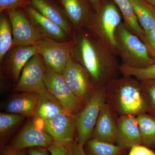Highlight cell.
Returning a JSON list of instances; mask_svg holds the SVG:
<instances>
[{"label": "cell", "instance_id": "obj_3", "mask_svg": "<svg viewBox=\"0 0 155 155\" xmlns=\"http://www.w3.org/2000/svg\"><path fill=\"white\" fill-rule=\"evenodd\" d=\"M116 53L122 64L135 68H144L155 64V58L147 45L130 31L124 22L115 32Z\"/></svg>", "mask_w": 155, "mask_h": 155}, {"label": "cell", "instance_id": "obj_27", "mask_svg": "<svg viewBox=\"0 0 155 155\" xmlns=\"http://www.w3.org/2000/svg\"><path fill=\"white\" fill-rule=\"evenodd\" d=\"M24 116L12 113H1L0 114V133L1 136L8 133L12 129L22 122Z\"/></svg>", "mask_w": 155, "mask_h": 155}, {"label": "cell", "instance_id": "obj_8", "mask_svg": "<svg viewBox=\"0 0 155 155\" xmlns=\"http://www.w3.org/2000/svg\"><path fill=\"white\" fill-rule=\"evenodd\" d=\"M46 66L39 54L32 57L22 69L15 90L40 94L47 90L45 81Z\"/></svg>", "mask_w": 155, "mask_h": 155}, {"label": "cell", "instance_id": "obj_35", "mask_svg": "<svg viewBox=\"0 0 155 155\" xmlns=\"http://www.w3.org/2000/svg\"><path fill=\"white\" fill-rule=\"evenodd\" d=\"M26 150L27 155H51L47 149L43 148H30Z\"/></svg>", "mask_w": 155, "mask_h": 155}, {"label": "cell", "instance_id": "obj_31", "mask_svg": "<svg viewBox=\"0 0 155 155\" xmlns=\"http://www.w3.org/2000/svg\"><path fill=\"white\" fill-rule=\"evenodd\" d=\"M129 155H155V152L145 146L139 144L134 146L130 149Z\"/></svg>", "mask_w": 155, "mask_h": 155}, {"label": "cell", "instance_id": "obj_5", "mask_svg": "<svg viewBox=\"0 0 155 155\" xmlns=\"http://www.w3.org/2000/svg\"><path fill=\"white\" fill-rule=\"evenodd\" d=\"M106 87L96 88L83 108L75 116L76 142L84 146L91 138L100 111L106 103Z\"/></svg>", "mask_w": 155, "mask_h": 155}, {"label": "cell", "instance_id": "obj_17", "mask_svg": "<svg viewBox=\"0 0 155 155\" xmlns=\"http://www.w3.org/2000/svg\"><path fill=\"white\" fill-rule=\"evenodd\" d=\"M64 12L75 31L85 28L93 13L85 0H60Z\"/></svg>", "mask_w": 155, "mask_h": 155}, {"label": "cell", "instance_id": "obj_22", "mask_svg": "<svg viewBox=\"0 0 155 155\" xmlns=\"http://www.w3.org/2000/svg\"><path fill=\"white\" fill-rule=\"evenodd\" d=\"M145 33L155 28V9L145 0H130Z\"/></svg>", "mask_w": 155, "mask_h": 155}, {"label": "cell", "instance_id": "obj_24", "mask_svg": "<svg viewBox=\"0 0 155 155\" xmlns=\"http://www.w3.org/2000/svg\"><path fill=\"white\" fill-rule=\"evenodd\" d=\"M142 145L155 149V119L148 113L137 116Z\"/></svg>", "mask_w": 155, "mask_h": 155}, {"label": "cell", "instance_id": "obj_19", "mask_svg": "<svg viewBox=\"0 0 155 155\" xmlns=\"http://www.w3.org/2000/svg\"><path fill=\"white\" fill-rule=\"evenodd\" d=\"M39 95L36 93L21 92L7 103L5 110L24 117H33Z\"/></svg>", "mask_w": 155, "mask_h": 155}, {"label": "cell", "instance_id": "obj_33", "mask_svg": "<svg viewBox=\"0 0 155 155\" xmlns=\"http://www.w3.org/2000/svg\"><path fill=\"white\" fill-rule=\"evenodd\" d=\"M1 155H27V153L26 150H13L7 145L1 148Z\"/></svg>", "mask_w": 155, "mask_h": 155}, {"label": "cell", "instance_id": "obj_6", "mask_svg": "<svg viewBox=\"0 0 155 155\" xmlns=\"http://www.w3.org/2000/svg\"><path fill=\"white\" fill-rule=\"evenodd\" d=\"M38 54L41 56L46 67L62 74L72 57L73 40L60 42L43 38L35 44Z\"/></svg>", "mask_w": 155, "mask_h": 155}, {"label": "cell", "instance_id": "obj_18", "mask_svg": "<svg viewBox=\"0 0 155 155\" xmlns=\"http://www.w3.org/2000/svg\"><path fill=\"white\" fill-rule=\"evenodd\" d=\"M31 5L42 15L55 23L64 31L71 39L75 31L64 12L48 0H31Z\"/></svg>", "mask_w": 155, "mask_h": 155}, {"label": "cell", "instance_id": "obj_16", "mask_svg": "<svg viewBox=\"0 0 155 155\" xmlns=\"http://www.w3.org/2000/svg\"><path fill=\"white\" fill-rule=\"evenodd\" d=\"M25 8V13L43 37L60 42L72 39L59 25L44 17L31 6H28Z\"/></svg>", "mask_w": 155, "mask_h": 155}, {"label": "cell", "instance_id": "obj_21", "mask_svg": "<svg viewBox=\"0 0 155 155\" xmlns=\"http://www.w3.org/2000/svg\"><path fill=\"white\" fill-rule=\"evenodd\" d=\"M113 1L121 12L124 19V23L127 28L138 36L149 48L146 39L144 31L138 22L133 6L130 0H113Z\"/></svg>", "mask_w": 155, "mask_h": 155}, {"label": "cell", "instance_id": "obj_12", "mask_svg": "<svg viewBox=\"0 0 155 155\" xmlns=\"http://www.w3.org/2000/svg\"><path fill=\"white\" fill-rule=\"evenodd\" d=\"M54 143L51 136L38 127L32 120L22 128L8 145L14 150H26L33 147L48 149Z\"/></svg>", "mask_w": 155, "mask_h": 155}, {"label": "cell", "instance_id": "obj_9", "mask_svg": "<svg viewBox=\"0 0 155 155\" xmlns=\"http://www.w3.org/2000/svg\"><path fill=\"white\" fill-rule=\"evenodd\" d=\"M13 35V46H34L42 38L26 13L21 8L7 11Z\"/></svg>", "mask_w": 155, "mask_h": 155}, {"label": "cell", "instance_id": "obj_4", "mask_svg": "<svg viewBox=\"0 0 155 155\" xmlns=\"http://www.w3.org/2000/svg\"><path fill=\"white\" fill-rule=\"evenodd\" d=\"M122 17L114 2L105 1L93 13L89 23L85 28L116 55L115 32L122 22Z\"/></svg>", "mask_w": 155, "mask_h": 155}, {"label": "cell", "instance_id": "obj_11", "mask_svg": "<svg viewBox=\"0 0 155 155\" xmlns=\"http://www.w3.org/2000/svg\"><path fill=\"white\" fill-rule=\"evenodd\" d=\"M42 129L52 137L54 143L68 146L74 142L76 132L75 116L68 113L45 120Z\"/></svg>", "mask_w": 155, "mask_h": 155}, {"label": "cell", "instance_id": "obj_26", "mask_svg": "<svg viewBox=\"0 0 155 155\" xmlns=\"http://www.w3.org/2000/svg\"><path fill=\"white\" fill-rule=\"evenodd\" d=\"M119 70L123 76H131L139 81L155 80V64L140 69L132 68L121 64Z\"/></svg>", "mask_w": 155, "mask_h": 155}, {"label": "cell", "instance_id": "obj_32", "mask_svg": "<svg viewBox=\"0 0 155 155\" xmlns=\"http://www.w3.org/2000/svg\"><path fill=\"white\" fill-rule=\"evenodd\" d=\"M145 35L149 47L155 58V28L145 32Z\"/></svg>", "mask_w": 155, "mask_h": 155}, {"label": "cell", "instance_id": "obj_34", "mask_svg": "<svg viewBox=\"0 0 155 155\" xmlns=\"http://www.w3.org/2000/svg\"><path fill=\"white\" fill-rule=\"evenodd\" d=\"M72 155H86L82 146L74 141L68 145Z\"/></svg>", "mask_w": 155, "mask_h": 155}, {"label": "cell", "instance_id": "obj_30", "mask_svg": "<svg viewBox=\"0 0 155 155\" xmlns=\"http://www.w3.org/2000/svg\"><path fill=\"white\" fill-rule=\"evenodd\" d=\"M48 150L51 155H72L68 146L54 143Z\"/></svg>", "mask_w": 155, "mask_h": 155}, {"label": "cell", "instance_id": "obj_29", "mask_svg": "<svg viewBox=\"0 0 155 155\" xmlns=\"http://www.w3.org/2000/svg\"><path fill=\"white\" fill-rule=\"evenodd\" d=\"M31 0H0V13L14 9L25 8L31 5Z\"/></svg>", "mask_w": 155, "mask_h": 155}, {"label": "cell", "instance_id": "obj_13", "mask_svg": "<svg viewBox=\"0 0 155 155\" xmlns=\"http://www.w3.org/2000/svg\"><path fill=\"white\" fill-rule=\"evenodd\" d=\"M118 118L110 106L105 103L100 111L91 138L116 144Z\"/></svg>", "mask_w": 155, "mask_h": 155}, {"label": "cell", "instance_id": "obj_1", "mask_svg": "<svg viewBox=\"0 0 155 155\" xmlns=\"http://www.w3.org/2000/svg\"><path fill=\"white\" fill-rule=\"evenodd\" d=\"M72 58L86 70L95 88L104 87L120 73L117 56L86 28L76 31Z\"/></svg>", "mask_w": 155, "mask_h": 155}, {"label": "cell", "instance_id": "obj_10", "mask_svg": "<svg viewBox=\"0 0 155 155\" xmlns=\"http://www.w3.org/2000/svg\"><path fill=\"white\" fill-rule=\"evenodd\" d=\"M62 75L75 95L85 104L96 89L86 70L71 57Z\"/></svg>", "mask_w": 155, "mask_h": 155}, {"label": "cell", "instance_id": "obj_28", "mask_svg": "<svg viewBox=\"0 0 155 155\" xmlns=\"http://www.w3.org/2000/svg\"><path fill=\"white\" fill-rule=\"evenodd\" d=\"M148 103V114L155 119V80L140 81Z\"/></svg>", "mask_w": 155, "mask_h": 155}, {"label": "cell", "instance_id": "obj_23", "mask_svg": "<svg viewBox=\"0 0 155 155\" xmlns=\"http://www.w3.org/2000/svg\"><path fill=\"white\" fill-rule=\"evenodd\" d=\"M86 155H127L128 150L116 144L91 138L83 146Z\"/></svg>", "mask_w": 155, "mask_h": 155}, {"label": "cell", "instance_id": "obj_37", "mask_svg": "<svg viewBox=\"0 0 155 155\" xmlns=\"http://www.w3.org/2000/svg\"><path fill=\"white\" fill-rule=\"evenodd\" d=\"M147 2L155 8V0H145Z\"/></svg>", "mask_w": 155, "mask_h": 155}, {"label": "cell", "instance_id": "obj_7", "mask_svg": "<svg viewBox=\"0 0 155 155\" xmlns=\"http://www.w3.org/2000/svg\"><path fill=\"white\" fill-rule=\"evenodd\" d=\"M45 81L48 91L61 103L69 114L75 116L84 105L67 84L62 74L46 67Z\"/></svg>", "mask_w": 155, "mask_h": 155}, {"label": "cell", "instance_id": "obj_2", "mask_svg": "<svg viewBox=\"0 0 155 155\" xmlns=\"http://www.w3.org/2000/svg\"><path fill=\"white\" fill-rule=\"evenodd\" d=\"M106 101L118 116L147 113L148 103L140 81L131 76L116 78L106 86Z\"/></svg>", "mask_w": 155, "mask_h": 155}, {"label": "cell", "instance_id": "obj_20", "mask_svg": "<svg viewBox=\"0 0 155 155\" xmlns=\"http://www.w3.org/2000/svg\"><path fill=\"white\" fill-rule=\"evenodd\" d=\"M64 113L68 112L55 97L47 90L40 94L33 119L45 121Z\"/></svg>", "mask_w": 155, "mask_h": 155}, {"label": "cell", "instance_id": "obj_25", "mask_svg": "<svg viewBox=\"0 0 155 155\" xmlns=\"http://www.w3.org/2000/svg\"><path fill=\"white\" fill-rule=\"evenodd\" d=\"M13 46V35L11 22L8 15L0 17V61Z\"/></svg>", "mask_w": 155, "mask_h": 155}, {"label": "cell", "instance_id": "obj_15", "mask_svg": "<svg viewBox=\"0 0 155 155\" xmlns=\"http://www.w3.org/2000/svg\"><path fill=\"white\" fill-rule=\"evenodd\" d=\"M116 144L127 150L134 146L142 145L137 116H119Z\"/></svg>", "mask_w": 155, "mask_h": 155}, {"label": "cell", "instance_id": "obj_14", "mask_svg": "<svg viewBox=\"0 0 155 155\" xmlns=\"http://www.w3.org/2000/svg\"><path fill=\"white\" fill-rule=\"evenodd\" d=\"M38 54L37 50L34 46L13 47L1 63L12 79L17 82L27 62Z\"/></svg>", "mask_w": 155, "mask_h": 155}, {"label": "cell", "instance_id": "obj_36", "mask_svg": "<svg viewBox=\"0 0 155 155\" xmlns=\"http://www.w3.org/2000/svg\"><path fill=\"white\" fill-rule=\"evenodd\" d=\"M94 11H97L105 2V0H88Z\"/></svg>", "mask_w": 155, "mask_h": 155}]
</instances>
